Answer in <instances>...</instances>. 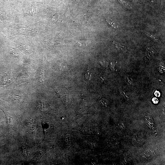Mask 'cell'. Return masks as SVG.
Listing matches in <instances>:
<instances>
[{"label": "cell", "mask_w": 165, "mask_h": 165, "mask_svg": "<svg viewBox=\"0 0 165 165\" xmlns=\"http://www.w3.org/2000/svg\"><path fill=\"white\" fill-rule=\"evenodd\" d=\"M21 151L23 155L25 156L28 155V147L27 145L25 144L22 143L21 144Z\"/></svg>", "instance_id": "7a4b0ae2"}, {"label": "cell", "mask_w": 165, "mask_h": 165, "mask_svg": "<svg viewBox=\"0 0 165 165\" xmlns=\"http://www.w3.org/2000/svg\"><path fill=\"white\" fill-rule=\"evenodd\" d=\"M150 0L151 2H154V0Z\"/></svg>", "instance_id": "5bb4252c"}, {"label": "cell", "mask_w": 165, "mask_h": 165, "mask_svg": "<svg viewBox=\"0 0 165 165\" xmlns=\"http://www.w3.org/2000/svg\"><path fill=\"white\" fill-rule=\"evenodd\" d=\"M152 101L155 104H157L159 102L158 99L156 97H153L152 99Z\"/></svg>", "instance_id": "7c38bea8"}, {"label": "cell", "mask_w": 165, "mask_h": 165, "mask_svg": "<svg viewBox=\"0 0 165 165\" xmlns=\"http://www.w3.org/2000/svg\"><path fill=\"white\" fill-rule=\"evenodd\" d=\"M106 20L109 24L113 28H116L118 27L117 26L112 19L109 18H107L106 19Z\"/></svg>", "instance_id": "277c9868"}, {"label": "cell", "mask_w": 165, "mask_h": 165, "mask_svg": "<svg viewBox=\"0 0 165 165\" xmlns=\"http://www.w3.org/2000/svg\"><path fill=\"white\" fill-rule=\"evenodd\" d=\"M27 126L30 129V131L32 132H35L36 130L37 127L33 121L31 119H28L26 123Z\"/></svg>", "instance_id": "6da1fadb"}, {"label": "cell", "mask_w": 165, "mask_h": 165, "mask_svg": "<svg viewBox=\"0 0 165 165\" xmlns=\"http://www.w3.org/2000/svg\"><path fill=\"white\" fill-rule=\"evenodd\" d=\"M44 73L43 68H42L40 72L38 79L39 81L41 83H43L44 82L43 80Z\"/></svg>", "instance_id": "3957f363"}, {"label": "cell", "mask_w": 165, "mask_h": 165, "mask_svg": "<svg viewBox=\"0 0 165 165\" xmlns=\"http://www.w3.org/2000/svg\"><path fill=\"white\" fill-rule=\"evenodd\" d=\"M99 101L100 104L103 106H106L107 105V101L104 98L101 99L99 100Z\"/></svg>", "instance_id": "52a82bcc"}, {"label": "cell", "mask_w": 165, "mask_h": 165, "mask_svg": "<svg viewBox=\"0 0 165 165\" xmlns=\"http://www.w3.org/2000/svg\"><path fill=\"white\" fill-rule=\"evenodd\" d=\"M118 0L121 3H122L125 7L127 8H131L130 6L125 1L123 0Z\"/></svg>", "instance_id": "ba28073f"}, {"label": "cell", "mask_w": 165, "mask_h": 165, "mask_svg": "<svg viewBox=\"0 0 165 165\" xmlns=\"http://www.w3.org/2000/svg\"><path fill=\"white\" fill-rule=\"evenodd\" d=\"M91 77V73L90 68L88 67L87 68V71L85 75V77L87 80H90Z\"/></svg>", "instance_id": "5b68a950"}, {"label": "cell", "mask_w": 165, "mask_h": 165, "mask_svg": "<svg viewBox=\"0 0 165 165\" xmlns=\"http://www.w3.org/2000/svg\"><path fill=\"white\" fill-rule=\"evenodd\" d=\"M78 42L81 46H86V41L84 40H79Z\"/></svg>", "instance_id": "9c48e42d"}, {"label": "cell", "mask_w": 165, "mask_h": 165, "mask_svg": "<svg viewBox=\"0 0 165 165\" xmlns=\"http://www.w3.org/2000/svg\"><path fill=\"white\" fill-rule=\"evenodd\" d=\"M154 94L156 97H159L160 95V93L159 91L156 90L154 92Z\"/></svg>", "instance_id": "4fadbf2b"}, {"label": "cell", "mask_w": 165, "mask_h": 165, "mask_svg": "<svg viewBox=\"0 0 165 165\" xmlns=\"http://www.w3.org/2000/svg\"></svg>", "instance_id": "9a60e30c"}, {"label": "cell", "mask_w": 165, "mask_h": 165, "mask_svg": "<svg viewBox=\"0 0 165 165\" xmlns=\"http://www.w3.org/2000/svg\"><path fill=\"white\" fill-rule=\"evenodd\" d=\"M114 44L116 45V47L119 48H120L122 49H124L125 47V46L121 45L120 43H118L114 42Z\"/></svg>", "instance_id": "30bf717a"}, {"label": "cell", "mask_w": 165, "mask_h": 165, "mask_svg": "<svg viewBox=\"0 0 165 165\" xmlns=\"http://www.w3.org/2000/svg\"><path fill=\"white\" fill-rule=\"evenodd\" d=\"M144 33L148 36L152 38L155 41L157 42H160V40L158 39L155 37L154 36H153L149 33L146 32H144Z\"/></svg>", "instance_id": "8992f818"}, {"label": "cell", "mask_w": 165, "mask_h": 165, "mask_svg": "<svg viewBox=\"0 0 165 165\" xmlns=\"http://www.w3.org/2000/svg\"><path fill=\"white\" fill-rule=\"evenodd\" d=\"M41 107L42 110L43 111L46 110V108L45 107V105L43 101H41Z\"/></svg>", "instance_id": "8fae6325"}]
</instances>
